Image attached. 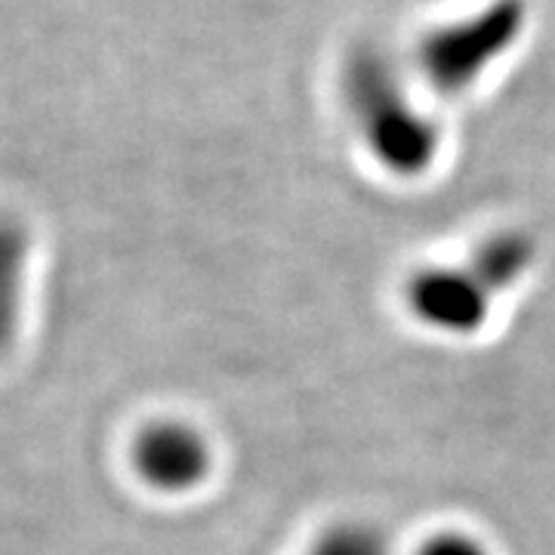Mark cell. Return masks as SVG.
Instances as JSON below:
<instances>
[{"label": "cell", "mask_w": 555, "mask_h": 555, "mask_svg": "<svg viewBox=\"0 0 555 555\" xmlns=\"http://www.w3.org/2000/svg\"><path fill=\"white\" fill-rule=\"evenodd\" d=\"M349 100L361 133L383 167H389L398 177H416L433 164L438 145L436 127L416 115L386 72L358 68L352 75Z\"/></svg>", "instance_id": "1"}, {"label": "cell", "mask_w": 555, "mask_h": 555, "mask_svg": "<svg viewBox=\"0 0 555 555\" xmlns=\"http://www.w3.org/2000/svg\"><path fill=\"white\" fill-rule=\"evenodd\" d=\"M494 294L485 287V281L469 269H423L408 284V302L414 315L448 334H473L485 324L491 312Z\"/></svg>", "instance_id": "2"}, {"label": "cell", "mask_w": 555, "mask_h": 555, "mask_svg": "<svg viewBox=\"0 0 555 555\" xmlns=\"http://www.w3.org/2000/svg\"><path fill=\"white\" fill-rule=\"evenodd\" d=\"M137 463L139 473L160 491H189L207 478L210 451L195 429L164 423L139 438Z\"/></svg>", "instance_id": "3"}, {"label": "cell", "mask_w": 555, "mask_h": 555, "mask_svg": "<svg viewBox=\"0 0 555 555\" xmlns=\"http://www.w3.org/2000/svg\"><path fill=\"white\" fill-rule=\"evenodd\" d=\"M513 20H494L481 28H463L460 35H448L436 43V50H426V72L444 90H460L476 78V72L496 56V47L509 38Z\"/></svg>", "instance_id": "4"}, {"label": "cell", "mask_w": 555, "mask_h": 555, "mask_svg": "<svg viewBox=\"0 0 555 555\" xmlns=\"http://www.w3.org/2000/svg\"><path fill=\"white\" fill-rule=\"evenodd\" d=\"M531 262H534V241L525 238L521 232H500L485 244H478L466 266L485 281L491 294H500L513 287L528 272Z\"/></svg>", "instance_id": "5"}, {"label": "cell", "mask_w": 555, "mask_h": 555, "mask_svg": "<svg viewBox=\"0 0 555 555\" xmlns=\"http://www.w3.org/2000/svg\"><path fill=\"white\" fill-rule=\"evenodd\" d=\"M309 555H389V543L371 525H337L318 537Z\"/></svg>", "instance_id": "6"}, {"label": "cell", "mask_w": 555, "mask_h": 555, "mask_svg": "<svg viewBox=\"0 0 555 555\" xmlns=\"http://www.w3.org/2000/svg\"><path fill=\"white\" fill-rule=\"evenodd\" d=\"M420 555H488L485 546H478L473 537L466 534H438L426 540Z\"/></svg>", "instance_id": "7"}]
</instances>
